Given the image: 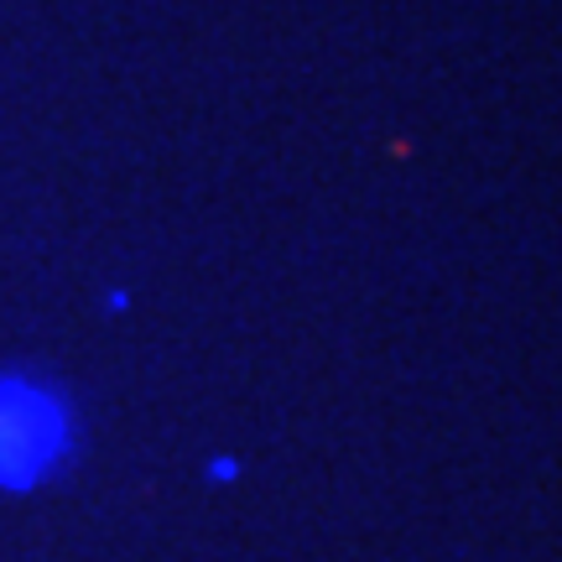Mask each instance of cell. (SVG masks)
<instances>
[{
  "instance_id": "1",
  "label": "cell",
  "mask_w": 562,
  "mask_h": 562,
  "mask_svg": "<svg viewBox=\"0 0 562 562\" xmlns=\"http://www.w3.org/2000/svg\"><path fill=\"white\" fill-rule=\"evenodd\" d=\"M74 459V406L58 385L0 375V490L26 495Z\"/></svg>"
},
{
  "instance_id": "2",
  "label": "cell",
  "mask_w": 562,
  "mask_h": 562,
  "mask_svg": "<svg viewBox=\"0 0 562 562\" xmlns=\"http://www.w3.org/2000/svg\"><path fill=\"white\" fill-rule=\"evenodd\" d=\"M235 474H240V459H229V453H220V459L209 463V480L214 484H229Z\"/></svg>"
}]
</instances>
